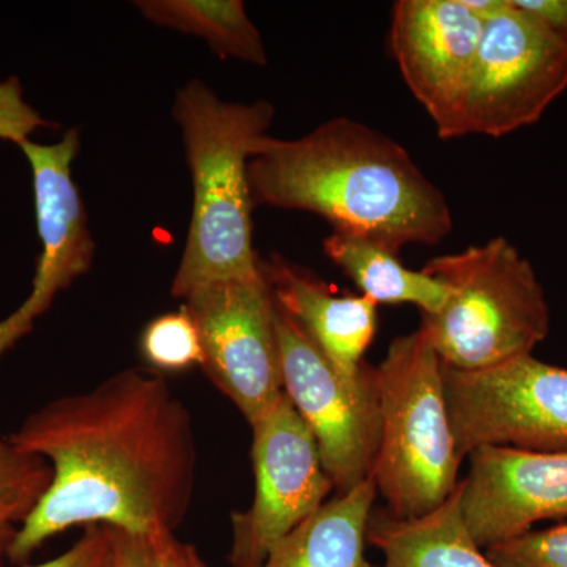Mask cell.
I'll list each match as a JSON object with an SVG mask.
<instances>
[{"label":"cell","instance_id":"obj_1","mask_svg":"<svg viewBox=\"0 0 567 567\" xmlns=\"http://www.w3.org/2000/svg\"><path fill=\"white\" fill-rule=\"evenodd\" d=\"M47 458L52 483L9 554L24 566L71 527L111 525L152 536L177 532L192 506V415L162 375L126 369L89 393L54 399L7 436Z\"/></svg>","mask_w":567,"mask_h":567},{"label":"cell","instance_id":"obj_2","mask_svg":"<svg viewBox=\"0 0 567 567\" xmlns=\"http://www.w3.org/2000/svg\"><path fill=\"white\" fill-rule=\"evenodd\" d=\"M254 207L322 216L336 234L399 254L453 229L445 194L410 153L364 123L336 117L298 140H257L248 163Z\"/></svg>","mask_w":567,"mask_h":567},{"label":"cell","instance_id":"obj_3","mask_svg":"<svg viewBox=\"0 0 567 567\" xmlns=\"http://www.w3.org/2000/svg\"><path fill=\"white\" fill-rule=\"evenodd\" d=\"M193 177V215L181 265L171 287L185 300L205 284L256 278L262 271L252 245V199L248 163L254 145L268 134L275 107L223 102L204 81L193 80L175 95Z\"/></svg>","mask_w":567,"mask_h":567},{"label":"cell","instance_id":"obj_4","mask_svg":"<svg viewBox=\"0 0 567 567\" xmlns=\"http://www.w3.org/2000/svg\"><path fill=\"white\" fill-rule=\"evenodd\" d=\"M450 287L446 305L421 315V331L442 363L461 371L495 368L533 354L550 331L546 290L527 257L505 237L429 260Z\"/></svg>","mask_w":567,"mask_h":567},{"label":"cell","instance_id":"obj_5","mask_svg":"<svg viewBox=\"0 0 567 567\" xmlns=\"http://www.w3.org/2000/svg\"><path fill=\"white\" fill-rule=\"evenodd\" d=\"M379 447L372 480L393 517L432 513L456 491L458 456L442 360L420 330L399 336L375 368Z\"/></svg>","mask_w":567,"mask_h":567},{"label":"cell","instance_id":"obj_6","mask_svg":"<svg viewBox=\"0 0 567 567\" xmlns=\"http://www.w3.org/2000/svg\"><path fill=\"white\" fill-rule=\"evenodd\" d=\"M442 377L464 461L481 446L567 453V369L527 354L481 371L442 363Z\"/></svg>","mask_w":567,"mask_h":567},{"label":"cell","instance_id":"obj_7","mask_svg":"<svg viewBox=\"0 0 567 567\" xmlns=\"http://www.w3.org/2000/svg\"><path fill=\"white\" fill-rule=\"evenodd\" d=\"M566 89L567 47L509 0L484 21L454 137H502L527 128Z\"/></svg>","mask_w":567,"mask_h":567},{"label":"cell","instance_id":"obj_8","mask_svg":"<svg viewBox=\"0 0 567 567\" xmlns=\"http://www.w3.org/2000/svg\"><path fill=\"white\" fill-rule=\"evenodd\" d=\"M249 425L256 494L248 511L233 514V567L262 563L276 544L317 513L334 491L311 429L284 391Z\"/></svg>","mask_w":567,"mask_h":567},{"label":"cell","instance_id":"obj_9","mask_svg":"<svg viewBox=\"0 0 567 567\" xmlns=\"http://www.w3.org/2000/svg\"><path fill=\"white\" fill-rule=\"evenodd\" d=\"M183 301L199 331L205 372L254 423L284 391L267 276L205 284Z\"/></svg>","mask_w":567,"mask_h":567},{"label":"cell","instance_id":"obj_10","mask_svg":"<svg viewBox=\"0 0 567 567\" xmlns=\"http://www.w3.org/2000/svg\"><path fill=\"white\" fill-rule=\"evenodd\" d=\"M276 334L284 393L311 429L336 495H344L372 475L379 447L375 379L363 391L347 385L300 323L278 305Z\"/></svg>","mask_w":567,"mask_h":567},{"label":"cell","instance_id":"obj_11","mask_svg":"<svg viewBox=\"0 0 567 567\" xmlns=\"http://www.w3.org/2000/svg\"><path fill=\"white\" fill-rule=\"evenodd\" d=\"M483 32L484 21L464 0L394 3L390 50L410 92L431 115L442 140H454Z\"/></svg>","mask_w":567,"mask_h":567},{"label":"cell","instance_id":"obj_12","mask_svg":"<svg viewBox=\"0 0 567 567\" xmlns=\"http://www.w3.org/2000/svg\"><path fill=\"white\" fill-rule=\"evenodd\" d=\"M461 511L473 540L486 550L567 518V453L481 446L468 454Z\"/></svg>","mask_w":567,"mask_h":567},{"label":"cell","instance_id":"obj_13","mask_svg":"<svg viewBox=\"0 0 567 567\" xmlns=\"http://www.w3.org/2000/svg\"><path fill=\"white\" fill-rule=\"evenodd\" d=\"M80 145L78 128L70 130L55 144L24 141L20 145L31 164L41 241L32 293L13 312L28 330H32L37 317L48 311L55 295L91 270L95 244L80 189L71 175Z\"/></svg>","mask_w":567,"mask_h":567},{"label":"cell","instance_id":"obj_14","mask_svg":"<svg viewBox=\"0 0 567 567\" xmlns=\"http://www.w3.org/2000/svg\"><path fill=\"white\" fill-rule=\"evenodd\" d=\"M276 305L300 323L347 385H374L375 368L364 363L379 323L377 305L364 295L342 293L281 257L264 262Z\"/></svg>","mask_w":567,"mask_h":567},{"label":"cell","instance_id":"obj_15","mask_svg":"<svg viewBox=\"0 0 567 567\" xmlns=\"http://www.w3.org/2000/svg\"><path fill=\"white\" fill-rule=\"evenodd\" d=\"M365 543L382 551L380 567H498L488 559L465 527L461 511V481L442 506L416 518L372 509Z\"/></svg>","mask_w":567,"mask_h":567},{"label":"cell","instance_id":"obj_16","mask_svg":"<svg viewBox=\"0 0 567 567\" xmlns=\"http://www.w3.org/2000/svg\"><path fill=\"white\" fill-rule=\"evenodd\" d=\"M377 498L369 477L353 491L328 499L259 565L244 567H379L365 558V529Z\"/></svg>","mask_w":567,"mask_h":567},{"label":"cell","instance_id":"obj_17","mask_svg":"<svg viewBox=\"0 0 567 567\" xmlns=\"http://www.w3.org/2000/svg\"><path fill=\"white\" fill-rule=\"evenodd\" d=\"M323 251L377 305H415L421 315H435L450 297L445 282L424 270H410L398 254L361 238L331 234Z\"/></svg>","mask_w":567,"mask_h":567},{"label":"cell","instance_id":"obj_18","mask_svg":"<svg viewBox=\"0 0 567 567\" xmlns=\"http://www.w3.org/2000/svg\"><path fill=\"white\" fill-rule=\"evenodd\" d=\"M145 20L207 41L219 58L267 65L262 35L241 0H140Z\"/></svg>","mask_w":567,"mask_h":567},{"label":"cell","instance_id":"obj_19","mask_svg":"<svg viewBox=\"0 0 567 567\" xmlns=\"http://www.w3.org/2000/svg\"><path fill=\"white\" fill-rule=\"evenodd\" d=\"M47 458L24 453L0 434V567L52 483Z\"/></svg>","mask_w":567,"mask_h":567},{"label":"cell","instance_id":"obj_20","mask_svg":"<svg viewBox=\"0 0 567 567\" xmlns=\"http://www.w3.org/2000/svg\"><path fill=\"white\" fill-rule=\"evenodd\" d=\"M141 353L159 372H185L203 365L204 350L199 331L183 308L153 319L141 334Z\"/></svg>","mask_w":567,"mask_h":567},{"label":"cell","instance_id":"obj_21","mask_svg":"<svg viewBox=\"0 0 567 567\" xmlns=\"http://www.w3.org/2000/svg\"><path fill=\"white\" fill-rule=\"evenodd\" d=\"M484 551L498 567H567V525L532 529Z\"/></svg>","mask_w":567,"mask_h":567},{"label":"cell","instance_id":"obj_22","mask_svg":"<svg viewBox=\"0 0 567 567\" xmlns=\"http://www.w3.org/2000/svg\"><path fill=\"white\" fill-rule=\"evenodd\" d=\"M54 126L39 111L25 103L21 81L17 76L0 82V140L21 145L35 130Z\"/></svg>","mask_w":567,"mask_h":567},{"label":"cell","instance_id":"obj_23","mask_svg":"<svg viewBox=\"0 0 567 567\" xmlns=\"http://www.w3.org/2000/svg\"><path fill=\"white\" fill-rule=\"evenodd\" d=\"M114 544L107 525L93 524L84 527V535L65 554L37 566L20 567H112Z\"/></svg>","mask_w":567,"mask_h":567},{"label":"cell","instance_id":"obj_24","mask_svg":"<svg viewBox=\"0 0 567 567\" xmlns=\"http://www.w3.org/2000/svg\"><path fill=\"white\" fill-rule=\"evenodd\" d=\"M114 544V566L112 567H156L155 548L145 535H134L126 529L111 527Z\"/></svg>","mask_w":567,"mask_h":567},{"label":"cell","instance_id":"obj_25","mask_svg":"<svg viewBox=\"0 0 567 567\" xmlns=\"http://www.w3.org/2000/svg\"><path fill=\"white\" fill-rule=\"evenodd\" d=\"M148 537L155 548L156 567H207L196 547L182 543L175 533L162 532Z\"/></svg>","mask_w":567,"mask_h":567},{"label":"cell","instance_id":"obj_26","mask_svg":"<svg viewBox=\"0 0 567 567\" xmlns=\"http://www.w3.org/2000/svg\"><path fill=\"white\" fill-rule=\"evenodd\" d=\"M514 6L544 25L567 47V0H513Z\"/></svg>","mask_w":567,"mask_h":567}]
</instances>
